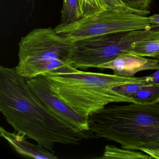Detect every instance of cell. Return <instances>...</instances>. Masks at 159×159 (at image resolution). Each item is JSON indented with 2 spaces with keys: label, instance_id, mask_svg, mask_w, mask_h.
Here are the masks:
<instances>
[{
  "label": "cell",
  "instance_id": "obj_17",
  "mask_svg": "<svg viewBox=\"0 0 159 159\" xmlns=\"http://www.w3.org/2000/svg\"><path fill=\"white\" fill-rule=\"evenodd\" d=\"M150 24L153 28H159V14H153L148 16Z\"/></svg>",
  "mask_w": 159,
  "mask_h": 159
},
{
  "label": "cell",
  "instance_id": "obj_13",
  "mask_svg": "<svg viewBox=\"0 0 159 159\" xmlns=\"http://www.w3.org/2000/svg\"><path fill=\"white\" fill-rule=\"evenodd\" d=\"M82 18L78 0H63L61 20L59 26H65L75 23Z\"/></svg>",
  "mask_w": 159,
  "mask_h": 159
},
{
  "label": "cell",
  "instance_id": "obj_4",
  "mask_svg": "<svg viewBox=\"0 0 159 159\" xmlns=\"http://www.w3.org/2000/svg\"><path fill=\"white\" fill-rule=\"evenodd\" d=\"M72 43L51 27L33 30L19 42L17 73L31 79L69 65Z\"/></svg>",
  "mask_w": 159,
  "mask_h": 159
},
{
  "label": "cell",
  "instance_id": "obj_5",
  "mask_svg": "<svg viewBox=\"0 0 159 159\" xmlns=\"http://www.w3.org/2000/svg\"><path fill=\"white\" fill-rule=\"evenodd\" d=\"M153 34L151 30H141L73 41L69 56V64L82 70L98 68L100 65L127 53L133 43L149 39Z\"/></svg>",
  "mask_w": 159,
  "mask_h": 159
},
{
  "label": "cell",
  "instance_id": "obj_15",
  "mask_svg": "<svg viewBox=\"0 0 159 159\" xmlns=\"http://www.w3.org/2000/svg\"><path fill=\"white\" fill-rule=\"evenodd\" d=\"M126 7L137 11L143 13L146 16L150 13L148 10L151 0H121Z\"/></svg>",
  "mask_w": 159,
  "mask_h": 159
},
{
  "label": "cell",
  "instance_id": "obj_8",
  "mask_svg": "<svg viewBox=\"0 0 159 159\" xmlns=\"http://www.w3.org/2000/svg\"><path fill=\"white\" fill-rule=\"evenodd\" d=\"M98 69L111 70L114 74L117 76L133 77L136 73L142 70H158L159 61L131 53H125L112 61L100 65Z\"/></svg>",
  "mask_w": 159,
  "mask_h": 159
},
{
  "label": "cell",
  "instance_id": "obj_18",
  "mask_svg": "<svg viewBox=\"0 0 159 159\" xmlns=\"http://www.w3.org/2000/svg\"><path fill=\"white\" fill-rule=\"evenodd\" d=\"M141 151L143 152L147 153L148 155L151 158L159 159V149H143Z\"/></svg>",
  "mask_w": 159,
  "mask_h": 159
},
{
  "label": "cell",
  "instance_id": "obj_19",
  "mask_svg": "<svg viewBox=\"0 0 159 159\" xmlns=\"http://www.w3.org/2000/svg\"><path fill=\"white\" fill-rule=\"evenodd\" d=\"M152 78V83H159V69L153 74L150 75Z\"/></svg>",
  "mask_w": 159,
  "mask_h": 159
},
{
  "label": "cell",
  "instance_id": "obj_10",
  "mask_svg": "<svg viewBox=\"0 0 159 159\" xmlns=\"http://www.w3.org/2000/svg\"><path fill=\"white\" fill-rule=\"evenodd\" d=\"M136 103L155 104L159 103V83L146 84L137 92L129 96Z\"/></svg>",
  "mask_w": 159,
  "mask_h": 159
},
{
  "label": "cell",
  "instance_id": "obj_11",
  "mask_svg": "<svg viewBox=\"0 0 159 159\" xmlns=\"http://www.w3.org/2000/svg\"><path fill=\"white\" fill-rule=\"evenodd\" d=\"M127 52L139 56L159 59V38L135 43L132 44Z\"/></svg>",
  "mask_w": 159,
  "mask_h": 159
},
{
  "label": "cell",
  "instance_id": "obj_12",
  "mask_svg": "<svg viewBox=\"0 0 159 159\" xmlns=\"http://www.w3.org/2000/svg\"><path fill=\"white\" fill-rule=\"evenodd\" d=\"M98 158L101 159H151L148 154H143L141 152H135L134 150L126 149L122 148H120L114 145H107L105 147L103 155Z\"/></svg>",
  "mask_w": 159,
  "mask_h": 159
},
{
  "label": "cell",
  "instance_id": "obj_3",
  "mask_svg": "<svg viewBox=\"0 0 159 159\" xmlns=\"http://www.w3.org/2000/svg\"><path fill=\"white\" fill-rule=\"evenodd\" d=\"M96 138L132 150L159 149V104L106 106L88 118Z\"/></svg>",
  "mask_w": 159,
  "mask_h": 159
},
{
  "label": "cell",
  "instance_id": "obj_6",
  "mask_svg": "<svg viewBox=\"0 0 159 159\" xmlns=\"http://www.w3.org/2000/svg\"><path fill=\"white\" fill-rule=\"evenodd\" d=\"M153 28L148 16L115 10H102L65 26L54 29L57 34L72 41L107 34Z\"/></svg>",
  "mask_w": 159,
  "mask_h": 159
},
{
  "label": "cell",
  "instance_id": "obj_14",
  "mask_svg": "<svg viewBox=\"0 0 159 159\" xmlns=\"http://www.w3.org/2000/svg\"><path fill=\"white\" fill-rule=\"evenodd\" d=\"M102 9L104 10H115L121 11L135 13L142 15L146 16L140 12L134 11L125 6L121 0H99Z\"/></svg>",
  "mask_w": 159,
  "mask_h": 159
},
{
  "label": "cell",
  "instance_id": "obj_16",
  "mask_svg": "<svg viewBox=\"0 0 159 159\" xmlns=\"http://www.w3.org/2000/svg\"><path fill=\"white\" fill-rule=\"evenodd\" d=\"M146 84L148 83H132L121 85L113 88L114 90L123 94L126 96L129 97L130 95L141 89Z\"/></svg>",
  "mask_w": 159,
  "mask_h": 159
},
{
  "label": "cell",
  "instance_id": "obj_2",
  "mask_svg": "<svg viewBox=\"0 0 159 159\" xmlns=\"http://www.w3.org/2000/svg\"><path fill=\"white\" fill-rule=\"evenodd\" d=\"M52 93L74 111L88 119L110 103H135L113 88L132 83H151L149 76L124 77L80 70L65 65L43 74Z\"/></svg>",
  "mask_w": 159,
  "mask_h": 159
},
{
  "label": "cell",
  "instance_id": "obj_7",
  "mask_svg": "<svg viewBox=\"0 0 159 159\" xmlns=\"http://www.w3.org/2000/svg\"><path fill=\"white\" fill-rule=\"evenodd\" d=\"M26 80L32 92L48 109L80 131H90L88 119L74 111L54 95L50 89L47 79L43 75Z\"/></svg>",
  "mask_w": 159,
  "mask_h": 159
},
{
  "label": "cell",
  "instance_id": "obj_9",
  "mask_svg": "<svg viewBox=\"0 0 159 159\" xmlns=\"http://www.w3.org/2000/svg\"><path fill=\"white\" fill-rule=\"evenodd\" d=\"M0 136L5 139L17 153L24 157L37 159L58 158L54 152L42 146L29 142L24 134L15 132L11 133L1 126Z\"/></svg>",
  "mask_w": 159,
  "mask_h": 159
},
{
  "label": "cell",
  "instance_id": "obj_1",
  "mask_svg": "<svg viewBox=\"0 0 159 159\" xmlns=\"http://www.w3.org/2000/svg\"><path fill=\"white\" fill-rule=\"evenodd\" d=\"M0 111L15 132L54 152L57 143L78 145L96 138L81 131L48 109L32 92L16 68L0 67Z\"/></svg>",
  "mask_w": 159,
  "mask_h": 159
}]
</instances>
